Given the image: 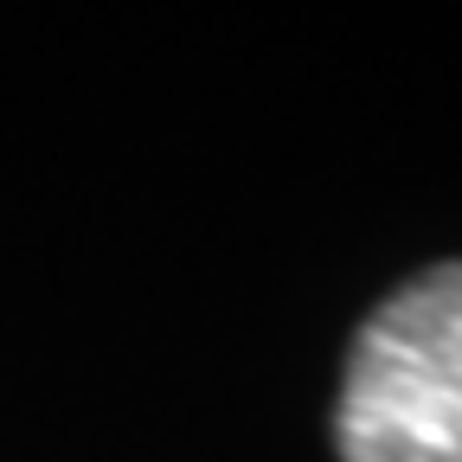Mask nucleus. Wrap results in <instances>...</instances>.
I'll return each mask as SVG.
<instances>
[{
  "label": "nucleus",
  "instance_id": "f257e3e1",
  "mask_svg": "<svg viewBox=\"0 0 462 462\" xmlns=\"http://www.w3.org/2000/svg\"><path fill=\"white\" fill-rule=\"evenodd\" d=\"M334 430L346 462H462V263L424 270L360 328Z\"/></svg>",
  "mask_w": 462,
  "mask_h": 462
}]
</instances>
